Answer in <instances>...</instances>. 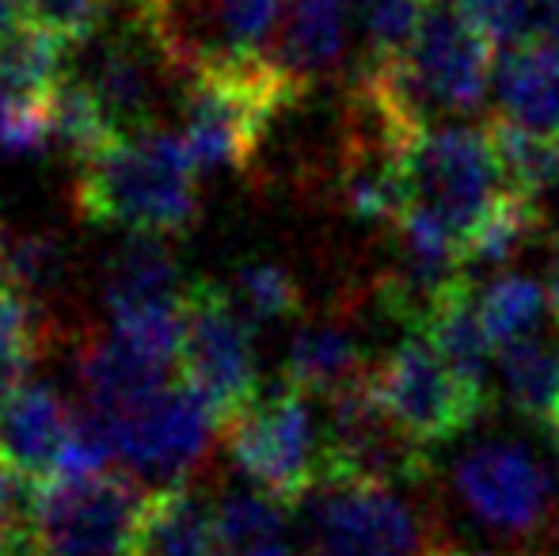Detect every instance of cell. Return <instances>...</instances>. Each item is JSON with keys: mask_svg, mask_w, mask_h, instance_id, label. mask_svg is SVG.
<instances>
[{"mask_svg": "<svg viewBox=\"0 0 559 556\" xmlns=\"http://www.w3.org/2000/svg\"><path fill=\"white\" fill-rule=\"evenodd\" d=\"M404 252L445 271H461L468 263L476 233L514 194L491 122L427 127L404 149Z\"/></svg>", "mask_w": 559, "mask_h": 556, "instance_id": "6da1fadb", "label": "cell"}, {"mask_svg": "<svg viewBox=\"0 0 559 556\" xmlns=\"http://www.w3.org/2000/svg\"><path fill=\"white\" fill-rule=\"evenodd\" d=\"M495 43L456 0H430L427 20L404 54L366 61L354 88L389 119L400 138L415 141L427 127L464 119L491 88Z\"/></svg>", "mask_w": 559, "mask_h": 556, "instance_id": "7a4b0ae2", "label": "cell"}, {"mask_svg": "<svg viewBox=\"0 0 559 556\" xmlns=\"http://www.w3.org/2000/svg\"><path fill=\"white\" fill-rule=\"evenodd\" d=\"M183 134L141 130L115 138L107 149L81 164L76 210L96 225H118L133 237H176L194 222L199 194Z\"/></svg>", "mask_w": 559, "mask_h": 556, "instance_id": "3957f363", "label": "cell"}, {"mask_svg": "<svg viewBox=\"0 0 559 556\" xmlns=\"http://www.w3.org/2000/svg\"><path fill=\"white\" fill-rule=\"evenodd\" d=\"M309 556H427L445 542L419 492L381 481H320L309 492Z\"/></svg>", "mask_w": 559, "mask_h": 556, "instance_id": "277c9868", "label": "cell"}, {"mask_svg": "<svg viewBox=\"0 0 559 556\" xmlns=\"http://www.w3.org/2000/svg\"><path fill=\"white\" fill-rule=\"evenodd\" d=\"M222 430L240 473L282 504H297L324 481V435L312 419L309 393L286 378L266 393L259 389Z\"/></svg>", "mask_w": 559, "mask_h": 556, "instance_id": "5b68a950", "label": "cell"}, {"mask_svg": "<svg viewBox=\"0 0 559 556\" xmlns=\"http://www.w3.org/2000/svg\"><path fill=\"white\" fill-rule=\"evenodd\" d=\"M148 488L115 469L38 484V556H133Z\"/></svg>", "mask_w": 559, "mask_h": 556, "instance_id": "8992f818", "label": "cell"}, {"mask_svg": "<svg viewBox=\"0 0 559 556\" xmlns=\"http://www.w3.org/2000/svg\"><path fill=\"white\" fill-rule=\"evenodd\" d=\"M377 397L400 430L423 450L476 427L491 393L464 381L423 332H407L377 366H369Z\"/></svg>", "mask_w": 559, "mask_h": 556, "instance_id": "52a82bcc", "label": "cell"}, {"mask_svg": "<svg viewBox=\"0 0 559 556\" xmlns=\"http://www.w3.org/2000/svg\"><path fill=\"white\" fill-rule=\"evenodd\" d=\"M179 374L217 409L222 423L259 393L251 320L236 305L233 289L217 282H194L187 289V332L179 351Z\"/></svg>", "mask_w": 559, "mask_h": 556, "instance_id": "ba28073f", "label": "cell"}, {"mask_svg": "<svg viewBox=\"0 0 559 556\" xmlns=\"http://www.w3.org/2000/svg\"><path fill=\"white\" fill-rule=\"evenodd\" d=\"M461 504L495 534L530 537L552 527L556 488L522 442H479L456 461Z\"/></svg>", "mask_w": 559, "mask_h": 556, "instance_id": "9c48e42d", "label": "cell"}, {"mask_svg": "<svg viewBox=\"0 0 559 556\" xmlns=\"http://www.w3.org/2000/svg\"><path fill=\"white\" fill-rule=\"evenodd\" d=\"M217 409L194 386H168L156 401L118 423V461L148 488L187 484L191 469L214 446Z\"/></svg>", "mask_w": 559, "mask_h": 556, "instance_id": "30bf717a", "label": "cell"}, {"mask_svg": "<svg viewBox=\"0 0 559 556\" xmlns=\"http://www.w3.org/2000/svg\"><path fill=\"white\" fill-rule=\"evenodd\" d=\"M76 381H81L88 409L122 423L171 386V363L141 351L138 343H130L111 328V332L88 335L81 343Z\"/></svg>", "mask_w": 559, "mask_h": 556, "instance_id": "8fae6325", "label": "cell"}, {"mask_svg": "<svg viewBox=\"0 0 559 556\" xmlns=\"http://www.w3.org/2000/svg\"><path fill=\"white\" fill-rule=\"evenodd\" d=\"M73 416L76 412L58 389L46 381H27L0 409V458L27 473L31 481H53L73 435Z\"/></svg>", "mask_w": 559, "mask_h": 556, "instance_id": "7c38bea8", "label": "cell"}, {"mask_svg": "<svg viewBox=\"0 0 559 556\" xmlns=\"http://www.w3.org/2000/svg\"><path fill=\"white\" fill-rule=\"evenodd\" d=\"M495 119L530 134L559 138V46L522 43L507 46L491 76Z\"/></svg>", "mask_w": 559, "mask_h": 556, "instance_id": "4fadbf2b", "label": "cell"}, {"mask_svg": "<svg viewBox=\"0 0 559 556\" xmlns=\"http://www.w3.org/2000/svg\"><path fill=\"white\" fill-rule=\"evenodd\" d=\"M415 332L427 335L438 355H442L464 381L487 389V363H491L495 340L484 324V312H479V289H472L468 275H453L438 289L430 309L423 312V320L415 324ZM487 393H491V389H487Z\"/></svg>", "mask_w": 559, "mask_h": 556, "instance_id": "5bb4252c", "label": "cell"}, {"mask_svg": "<svg viewBox=\"0 0 559 556\" xmlns=\"http://www.w3.org/2000/svg\"><path fill=\"white\" fill-rule=\"evenodd\" d=\"M346 50L343 0H297L294 12L282 15L271 43V61L309 92L328 69L338 66Z\"/></svg>", "mask_w": 559, "mask_h": 556, "instance_id": "9a60e30c", "label": "cell"}, {"mask_svg": "<svg viewBox=\"0 0 559 556\" xmlns=\"http://www.w3.org/2000/svg\"><path fill=\"white\" fill-rule=\"evenodd\" d=\"M217 511L214 499L199 496L191 484L148 488L133 556H217Z\"/></svg>", "mask_w": 559, "mask_h": 556, "instance_id": "2e32d148", "label": "cell"}, {"mask_svg": "<svg viewBox=\"0 0 559 556\" xmlns=\"http://www.w3.org/2000/svg\"><path fill=\"white\" fill-rule=\"evenodd\" d=\"M104 301L111 320L187 301V294L179 289V263L164 248V237H133L115 256L104 279Z\"/></svg>", "mask_w": 559, "mask_h": 556, "instance_id": "e0dca14e", "label": "cell"}, {"mask_svg": "<svg viewBox=\"0 0 559 556\" xmlns=\"http://www.w3.org/2000/svg\"><path fill=\"white\" fill-rule=\"evenodd\" d=\"M366 374L369 363L361 355L358 340L350 335V328L335 324V320H317V324L297 328V335L289 340L286 374L282 378L301 389V393L328 401L332 393L366 378Z\"/></svg>", "mask_w": 559, "mask_h": 556, "instance_id": "ac0fdd59", "label": "cell"}, {"mask_svg": "<svg viewBox=\"0 0 559 556\" xmlns=\"http://www.w3.org/2000/svg\"><path fill=\"white\" fill-rule=\"evenodd\" d=\"M282 499L263 488H228L214 499L217 542L225 556H294Z\"/></svg>", "mask_w": 559, "mask_h": 556, "instance_id": "d6986e66", "label": "cell"}, {"mask_svg": "<svg viewBox=\"0 0 559 556\" xmlns=\"http://www.w3.org/2000/svg\"><path fill=\"white\" fill-rule=\"evenodd\" d=\"M495 370L507 389V401L525 419L552 430L559 423V355L540 340L522 335L495 347Z\"/></svg>", "mask_w": 559, "mask_h": 556, "instance_id": "ffe728a7", "label": "cell"}, {"mask_svg": "<svg viewBox=\"0 0 559 556\" xmlns=\"http://www.w3.org/2000/svg\"><path fill=\"white\" fill-rule=\"evenodd\" d=\"M69 46L20 20L0 35V84L35 99H50V92L69 73Z\"/></svg>", "mask_w": 559, "mask_h": 556, "instance_id": "44dd1931", "label": "cell"}, {"mask_svg": "<svg viewBox=\"0 0 559 556\" xmlns=\"http://www.w3.org/2000/svg\"><path fill=\"white\" fill-rule=\"evenodd\" d=\"M50 130H53V141L81 164L118 138L111 119H107L104 107H99L96 92H92L73 69H69L58 88L50 92Z\"/></svg>", "mask_w": 559, "mask_h": 556, "instance_id": "7402d4cb", "label": "cell"}, {"mask_svg": "<svg viewBox=\"0 0 559 556\" xmlns=\"http://www.w3.org/2000/svg\"><path fill=\"white\" fill-rule=\"evenodd\" d=\"M491 134L495 145H499L510 187L537 202L545 199L559 184V141L545 134H530V130L510 127L502 119H491Z\"/></svg>", "mask_w": 559, "mask_h": 556, "instance_id": "603a6c76", "label": "cell"}, {"mask_svg": "<svg viewBox=\"0 0 559 556\" xmlns=\"http://www.w3.org/2000/svg\"><path fill=\"white\" fill-rule=\"evenodd\" d=\"M548 301L552 297L540 289V282L525 275H502L487 282L479 289V312H484V324L491 332L495 347L510 340H522L537 328V320L545 317Z\"/></svg>", "mask_w": 559, "mask_h": 556, "instance_id": "cb8c5ba5", "label": "cell"}, {"mask_svg": "<svg viewBox=\"0 0 559 556\" xmlns=\"http://www.w3.org/2000/svg\"><path fill=\"white\" fill-rule=\"evenodd\" d=\"M66 275H69V260L58 237H50V233L8 237L4 260H0V279H8L35 305L43 301V297L58 294Z\"/></svg>", "mask_w": 559, "mask_h": 556, "instance_id": "d4e9b609", "label": "cell"}, {"mask_svg": "<svg viewBox=\"0 0 559 556\" xmlns=\"http://www.w3.org/2000/svg\"><path fill=\"white\" fill-rule=\"evenodd\" d=\"M430 0H361L366 61H389L412 46L427 20Z\"/></svg>", "mask_w": 559, "mask_h": 556, "instance_id": "484cf974", "label": "cell"}, {"mask_svg": "<svg viewBox=\"0 0 559 556\" xmlns=\"http://www.w3.org/2000/svg\"><path fill=\"white\" fill-rule=\"evenodd\" d=\"M228 289L248 320H278L301 309V286L278 263H240Z\"/></svg>", "mask_w": 559, "mask_h": 556, "instance_id": "4316f807", "label": "cell"}, {"mask_svg": "<svg viewBox=\"0 0 559 556\" xmlns=\"http://www.w3.org/2000/svg\"><path fill=\"white\" fill-rule=\"evenodd\" d=\"M20 20L66 43L69 50L92 43L111 20V0H20Z\"/></svg>", "mask_w": 559, "mask_h": 556, "instance_id": "83f0119b", "label": "cell"}, {"mask_svg": "<svg viewBox=\"0 0 559 556\" xmlns=\"http://www.w3.org/2000/svg\"><path fill=\"white\" fill-rule=\"evenodd\" d=\"M35 507L38 481L0 458V556L35 549Z\"/></svg>", "mask_w": 559, "mask_h": 556, "instance_id": "f1b7e54d", "label": "cell"}, {"mask_svg": "<svg viewBox=\"0 0 559 556\" xmlns=\"http://www.w3.org/2000/svg\"><path fill=\"white\" fill-rule=\"evenodd\" d=\"M50 138V99L23 96L0 84V153H38Z\"/></svg>", "mask_w": 559, "mask_h": 556, "instance_id": "f546056e", "label": "cell"}, {"mask_svg": "<svg viewBox=\"0 0 559 556\" xmlns=\"http://www.w3.org/2000/svg\"><path fill=\"white\" fill-rule=\"evenodd\" d=\"M495 46L540 43V0H456Z\"/></svg>", "mask_w": 559, "mask_h": 556, "instance_id": "4dcf8cb0", "label": "cell"}, {"mask_svg": "<svg viewBox=\"0 0 559 556\" xmlns=\"http://www.w3.org/2000/svg\"><path fill=\"white\" fill-rule=\"evenodd\" d=\"M548 297H552V309H556V317H559V225H556V233L548 237Z\"/></svg>", "mask_w": 559, "mask_h": 556, "instance_id": "1f68e13d", "label": "cell"}, {"mask_svg": "<svg viewBox=\"0 0 559 556\" xmlns=\"http://www.w3.org/2000/svg\"><path fill=\"white\" fill-rule=\"evenodd\" d=\"M427 556H540V553H464V549H453L449 542H442V545H435Z\"/></svg>", "mask_w": 559, "mask_h": 556, "instance_id": "d6a6232c", "label": "cell"}, {"mask_svg": "<svg viewBox=\"0 0 559 556\" xmlns=\"http://www.w3.org/2000/svg\"><path fill=\"white\" fill-rule=\"evenodd\" d=\"M12 23H20V0H0V35H4Z\"/></svg>", "mask_w": 559, "mask_h": 556, "instance_id": "836d02e7", "label": "cell"}, {"mask_svg": "<svg viewBox=\"0 0 559 556\" xmlns=\"http://www.w3.org/2000/svg\"><path fill=\"white\" fill-rule=\"evenodd\" d=\"M4 248H8V233H4V225H0V260H4Z\"/></svg>", "mask_w": 559, "mask_h": 556, "instance_id": "e575fe53", "label": "cell"}, {"mask_svg": "<svg viewBox=\"0 0 559 556\" xmlns=\"http://www.w3.org/2000/svg\"><path fill=\"white\" fill-rule=\"evenodd\" d=\"M556 141H559V138H556Z\"/></svg>", "mask_w": 559, "mask_h": 556, "instance_id": "d590c367", "label": "cell"}]
</instances>
